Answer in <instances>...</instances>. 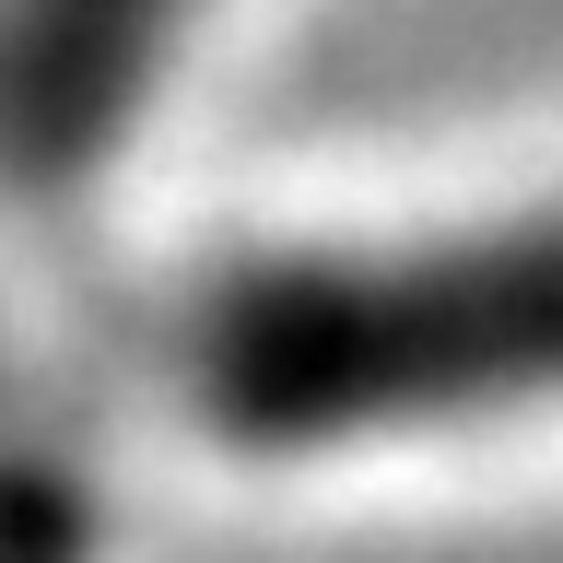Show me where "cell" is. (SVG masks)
Wrapping results in <instances>:
<instances>
[{
  "mask_svg": "<svg viewBox=\"0 0 563 563\" xmlns=\"http://www.w3.org/2000/svg\"><path fill=\"white\" fill-rule=\"evenodd\" d=\"M0 563H70V528L47 517V505H12V517H0Z\"/></svg>",
  "mask_w": 563,
  "mask_h": 563,
  "instance_id": "3",
  "label": "cell"
},
{
  "mask_svg": "<svg viewBox=\"0 0 563 563\" xmlns=\"http://www.w3.org/2000/svg\"><path fill=\"white\" fill-rule=\"evenodd\" d=\"M188 376L211 422L258 446L540 399L563 387V223H505L411 258L246 271L235 294L200 306Z\"/></svg>",
  "mask_w": 563,
  "mask_h": 563,
  "instance_id": "1",
  "label": "cell"
},
{
  "mask_svg": "<svg viewBox=\"0 0 563 563\" xmlns=\"http://www.w3.org/2000/svg\"><path fill=\"white\" fill-rule=\"evenodd\" d=\"M188 0H0V176L59 188L130 130Z\"/></svg>",
  "mask_w": 563,
  "mask_h": 563,
  "instance_id": "2",
  "label": "cell"
}]
</instances>
